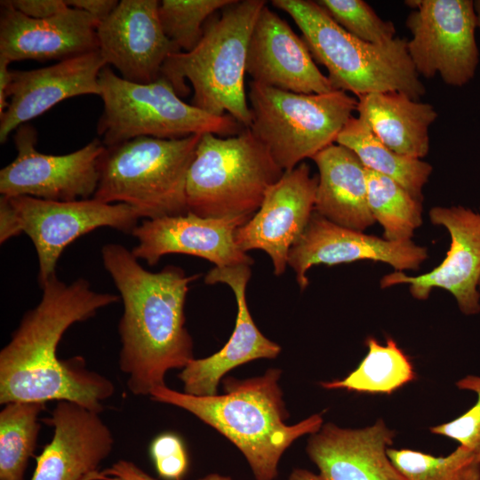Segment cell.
<instances>
[{
	"label": "cell",
	"mask_w": 480,
	"mask_h": 480,
	"mask_svg": "<svg viewBox=\"0 0 480 480\" xmlns=\"http://www.w3.org/2000/svg\"><path fill=\"white\" fill-rule=\"evenodd\" d=\"M40 288L39 303L24 314L0 351V404L69 401L100 413L115 392L113 383L88 370L82 356L61 360L57 348L71 325L93 317L120 296L97 292L84 278L68 284L56 274Z\"/></svg>",
	"instance_id": "6da1fadb"
},
{
	"label": "cell",
	"mask_w": 480,
	"mask_h": 480,
	"mask_svg": "<svg viewBox=\"0 0 480 480\" xmlns=\"http://www.w3.org/2000/svg\"><path fill=\"white\" fill-rule=\"evenodd\" d=\"M101 259L123 300L120 370L133 395L149 396L165 385L169 371L182 369L194 359L184 307L189 284L199 275L187 276L172 265L150 272L120 244H104Z\"/></svg>",
	"instance_id": "7a4b0ae2"
},
{
	"label": "cell",
	"mask_w": 480,
	"mask_h": 480,
	"mask_svg": "<svg viewBox=\"0 0 480 480\" xmlns=\"http://www.w3.org/2000/svg\"><path fill=\"white\" fill-rule=\"evenodd\" d=\"M281 374L280 369L269 368L261 376L227 378L222 395L194 396L162 385L149 396L192 413L228 438L244 456L256 480H274L284 452L324 424L321 413L285 423L289 414L278 384Z\"/></svg>",
	"instance_id": "3957f363"
},
{
	"label": "cell",
	"mask_w": 480,
	"mask_h": 480,
	"mask_svg": "<svg viewBox=\"0 0 480 480\" xmlns=\"http://www.w3.org/2000/svg\"><path fill=\"white\" fill-rule=\"evenodd\" d=\"M266 4L263 0H234L218 19L206 22L194 49L166 60L161 76L180 97L188 94L185 84L188 80L194 91L190 104L212 116L228 114L249 128L252 115L244 85L247 52L252 28Z\"/></svg>",
	"instance_id": "277c9868"
},
{
	"label": "cell",
	"mask_w": 480,
	"mask_h": 480,
	"mask_svg": "<svg viewBox=\"0 0 480 480\" xmlns=\"http://www.w3.org/2000/svg\"><path fill=\"white\" fill-rule=\"evenodd\" d=\"M302 33L315 62L324 66L334 90L356 98L374 92H400L418 100L426 88L414 68L407 39L387 44L364 42L343 29L311 0H273Z\"/></svg>",
	"instance_id": "5b68a950"
},
{
	"label": "cell",
	"mask_w": 480,
	"mask_h": 480,
	"mask_svg": "<svg viewBox=\"0 0 480 480\" xmlns=\"http://www.w3.org/2000/svg\"><path fill=\"white\" fill-rule=\"evenodd\" d=\"M201 136L138 137L106 147L92 198L127 204L145 220L187 214V175Z\"/></svg>",
	"instance_id": "8992f818"
},
{
	"label": "cell",
	"mask_w": 480,
	"mask_h": 480,
	"mask_svg": "<svg viewBox=\"0 0 480 480\" xmlns=\"http://www.w3.org/2000/svg\"><path fill=\"white\" fill-rule=\"evenodd\" d=\"M283 173L248 128L229 137L203 134L187 175L188 212L204 218L252 217Z\"/></svg>",
	"instance_id": "52a82bcc"
},
{
	"label": "cell",
	"mask_w": 480,
	"mask_h": 480,
	"mask_svg": "<svg viewBox=\"0 0 480 480\" xmlns=\"http://www.w3.org/2000/svg\"><path fill=\"white\" fill-rule=\"evenodd\" d=\"M99 83L103 111L97 132L107 148L138 137L173 140L205 133L229 137L245 129L228 114L212 116L186 103L163 76L138 84L106 66Z\"/></svg>",
	"instance_id": "ba28073f"
},
{
	"label": "cell",
	"mask_w": 480,
	"mask_h": 480,
	"mask_svg": "<svg viewBox=\"0 0 480 480\" xmlns=\"http://www.w3.org/2000/svg\"><path fill=\"white\" fill-rule=\"evenodd\" d=\"M248 100V129L284 172L336 143L357 107V98L344 91L295 93L252 81Z\"/></svg>",
	"instance_id": "9c48e42d"
},
{
	"label": "cell",
	"mask_w": 480,
	"mask_h": 480,
	"mask_svg": "<svg viewBox=\"0 0 480 480\" xmlns=\"http://www.w3.org/2000/svg\"><path fill=\"white\" fill-rule=\"evenodd\" d=\"M140 216L124 204H107L94 198L51 201L28 196L0 197L1 244L21 233L32 241L38 259L40 287L56 274L65 248L92 230L108 227L130 233Z\"/></svg>",
	"instance_id": "30bf717a"
},
{
	"label": "cell",
	"mask_w": 480,
	"mask_h": 480,
	"mask_svg": "<svg viewBox=\"0 0 480 480\" xmlns=\"http://www.w3.org/2000/svg\"><path fill=\"white\" fill-rule=\"evenodd\" d=\"M412 11L405 20L411 39L407 50L419 76L436 75L460 87L475 76L479 52L477 16L473 0L406 1Z\"/></svg>",
	"instance_id": "8fae6325"
},
{
	"label": "cell",
	"mask_w": 480,
	"mask_h": 480,
	"mask_svg": "<svg viewBox=\"0 0 480 480\" xmlns=\"http://www.w3.org/2000/svg\"><path fill=\"white\" fill-rule=\"evenodd\" d=\"M37 133L29 124L16 129L17 156L0 171V193L4 196H28L51 201L92 198L100 180V164L106 147L94 139L66 155H48L36 150Z\"/></svg>",
	"instance_id": "7c38bea8"
},
{
	"label": "cell",
	"mask_w": 480,
	"mask_h": 480,
	"mask_svg": "<svg viewBox=\"0 0 480 480\" xmlns=\"http://www.w3.org/2000/svg\"><path fill=\"white\" fill-rule=\"evenodd\" d=\"M317 183V176H311L305 162L284 172L268 189L259 210L236 230L237 246L244 252L264 251L271 259L274 274L283 275L289 252L315 210Z\"/></svg>",
	"instance_id": "4fadbf2b"
},
{
	"label": "cell",
	"mask_w": 480,
	"mask_h": 480,
	"mask_svg": "<svg viewBox=\"0 0 480 480\" xmlns=\"http://www.w3.org/2000/svg\"><path fill=\"white\" fill-rule=\"evenodd\" d=\"M434 225L444 227L451 236V245L441 264L431 271L411 276L403 271L384 276L380 287L409 284L415 299L426 300L435 288L452 294L460 310L467 315L480 312V214L463 206H436L429 211Z\"/></svg>",
	"instance_id": "5bb4252c"
},
{
	"label": "cell",
	"mask_w": 480,
	"mask_h": 480,
	"mask_svg": "<svg viewBox=\"0 0 480 480\" xmlns=\"http://www.w3.org/2000/svg\"><path fill=\"white\" fill-rule=\"evenodd\" d=\"M160 1L121 0L97 27L99 51L124 79L148 84L161 76L166 60L180 51L164 34Z\"/></svg>",
	"instance_id": "9a60e30c"
},
{
	"label": "cell",
	"mask_w": 480,
	"mask_h": 480,
	"mask_svg": "<svg viewBox=\"0 0 480 480\" xmlns=\"http://www.w3.org/2000/svg\"><path fill=\"white\" fill-rule=\"evenodd\" d=\"M428 259L426 247L412 240L388 241L331 222L315 210L288 255L301 290L308 285L307 271L314 265L332 266L358 260L385 262L396 271L417 270Z\"/></svg>",
	"instance_id": "2e32d148"
},
{
	"label": "cell",
	"mask_w": 480,
	"mask_h": 480,
	"mask_svg": "<svg viewBox=\"0 0 480 480\" xmlns=\"http://www.w3.org/2000/svg\"><path fill=\"white\" fill-rule=\"evenodd\" d=\"M250 218H204L188 212L144 220L132 232L138 241L132 252L148 266H155L163 256L172 253L200 257L219 268L252 266L253 259L235 241L236 230Z\"/></svg>",
	"instance_id": "e0dca14e"
},
{
	"label": "cell",
	"mask_w": 480,
	"mask_h": 480,
	"mask_svg": "<svg viewBox=\"0 0 480 480\" xmlns=\"http://www.w3.org/2000/svg\"><path fill=\"white\" fill-rule=\"evenodd\" d=\"M246 73L254 83L285 92L319 94L334 91L304 40L267 4L252 31Z\"/></svg>",
	"instance_id": "ac0fdd59"
},
{
	"label": "cell",
	"mask_w": 480,
	"mask_h": 480,
	"mask_svg": "<svg viewBox=\"0 0 480 480\" xmlns=\"http://www.w3.org/2000/svg\"><path fill=\"white\" fill-rule=\"evenodd\" d=\"M107 66L99 50L32 70L12 71L8 108L0 116V142L20 125L72 97L100 96L99 76Z\"/></svg>",
	"instance_id": "d6986e66"
},
{
	"label": "cell",
	"mask_w": 480,
	"mask_h": 480,
	"mask_svg": "<svg viewBox=\"0 0 480 480\" xmlns=\"http://www.w3.org/2000/svg\"><path fill=\"white\" fill-rule=\"evenodd\" d=\"M251 266L211 269L204 283H222L233 291L237 314L235 329L228 342L210 356L191 360L178 374L183 392L194 396H215L223 376L232 369L260 358H275L281 347L265 337L257 328L248 308L246 286L252 275Z\"/></svg>",
	"instance_id": "ffe728a7"
},
{
	"label": "cell",
	"mask_w": 480,
	"mask_h": 480,
	"mask_svg": "<svg viewBox=\"0 0 480 480\" xmlns=\"http://www.w3.org/2000/svg\"><path fill=\"white\" fill-rule=\"evenodd\" d=\"M99 23L87 12L72 7L47 19H31L9 1H1L0 57L10 62L60 61L99 50Z\"/></svg>",
	"instance_id": "44dd1931"
},
{
	"label": "cell",
	"mask_w": 480,
	"mask_h": 480,
	"mask_svg": "<svg viewBox=\"0 0 480 480\" xmlns=\"http://www.w3.org/2000/svg\"><path fill=\"white\" fill-rule=\"evenodd\" d=\"M53 436L37 457L31 480H83L111 452L114 437L100 413L58 401L51 417Z\"/></svg>",
	"instance_id": "7402d4cb"
},
{
	"label": "cell",
	"mask_w": 480,
	"mask_h": 480,
	"mask_svg": "<svg viewBox=\"0 0 480 480\" xmlns=\"http://www.w3.org/2000/svg\"><path fill=\"white\" fill-rule=\"evenodd\" d=\"M395 436L382 419L363 428L328 422L310 435L306 452L324 480H404L388 455Z\"/></svg>",
	"instance_id": "603a6c76"
},
{
	"label": "cell",
	"mask_w": 480,
	"mask_h": 480,
	"mask_svg": "<svg viewBox=\"0 0 480 480\" xmlns=\"http://www.w3.org/2000/svg\"><path fill=\"white\" fill-rule=\"evenodd\" d=\"M312 160L318 169L315 211L334 224L357 231L373 225L366 168L357 156L334 143Z\"/></svg>",
	"instance_id": "cb8c5ba5"
},
{
	"label": "cell",
	"mask_w": 480,
	"mask_h": 480,
	"mask_svg": "<svg viewBox=\"0 0 480 480\" xmlns=\"http://www.w3.org/2000/svg\"><path fill=\"white\" fill-rule=\"evenodd\" d=\"M356 112L388 148L421 159L429 150L428 130L435 108L400 92H374L357 98Z\"/></svg>",
	"instance_id": "d4e9b609"
},
{
	"label": "cell",
	"mask_w": 480,
	"mask_h": 480,
	"mask_svg": "<svg viewBox=\"0 0 480 480\" xmlns=\"http://www.w3.org/2000/svg\"><path fill=\"white\" fill-rule=\"evenodd\" d=\"M336 143L352 150L366 169L393 179L414 198L422 201V189L433 171L432 165L391 150L363 118L352 116L339 133Z\"/></svg>",
	"instance_id": "484cf974"
},
{
	"label": "cell",
	"mask_w": 480,
	"mask_h": 480,
	"mask_svg": "<svg viewBox=\"0 0 480 480\" xmlns=\"http://www.w3.org/2000/svg\"><path fill=\"white\" fill-rule=\"evenodd\" d=\"M368 352L359 365L342 380L322 382L327 389H346L368 394H392L416 379L410 358L388 338L386 345L366 340Z\"/></svg>",
	"instance_id": "4316f807"
},
{
	"label": "cell",
	"mask_w": 480,
	"mask_h": 480,
	"mask_svg": "<svg viewBox=\"0 0 480 480\" xmlns=\"http://www.w3.org/2000/svg\"><path fill=\"white\" fill-rule=\"evenodd\" d=\"M42 402H12L0 412V480H23L40 430Z\"/></svg>",
	"instance_id": "83f0119b"
},
{
	"label": "cell",
	"mask_w": 480,
	"mask_h": 480,
	"mask_svg": "<svg viewBox=\"0 0 480 480\" xmlns=\"http://www.w3.org/2000/svg\"><path fill=\"white\" fill-rule=\"evenodd\" d=\"M368 204L388 241L411 240L422 224L421 201L393 179L366 169Z\"/></svg>",
	"instance_id": "f1b7e54d"
},
{
	"label": "cell",
	"mask_w": 480,
	"mask_h": 480,
	"mask_svg": "<svg viewBox=\"0 0 480 480\" xmlns=\"http://www.w3.org/2000/svg\"><path fill=\"white\" fill-rule=\"evenodd\" d=\"M388 455L404 480H480V461L460 445L440 457L393 448L388 450Z\"/></svg>",
	"instance_id": "f546056e"
},
{
	"label": "cell",
	"mask_w": 480,
	"mask_h": 480,
	"mask_svg": "<svg viewBox=\"0 0 480 480\" xmlns=\"http://www.w3.org/2000/svg\"><path fill=\"white\" fill-rule=\"evenodd\" d=\"M233 1L163 0L159 3V20L169 40L180 52H189L201 40L209 17Z\"/></svg>",
	"instance_id": "4dcf8cb0"
},
{
	"label": "cell",
	"mask_w": 480,
	"mask_h": 480,
	"mask_svg": "<svg viewBox=\"0 0 480 480\" xmlns=\"http://www.w3.org/2000/svg\"><path fill=\"white\" fill-rule=\"evenodd\" d=\"M316 3L343 29L373 44H387L396 36L391 21L383 20L364 0H317Z\"/></svg>",
	"instance_id": "1f68e13d"
},
{
	"label": "cell",
	"mask_w": 480,
	"mask_h": 480,
	"mask_svg": "<svg viewBox=\"0 0 480 480\" xmlns=\"http://www.w3.org/2000/svg\"><path fill=\"white\" fill-rule=\"evenodd\" d=\"M455 385L460 390L474 392L476 402L454 420L431 427L430 432L456 441L480 461V376L467 375L460 379Z\"/></svg>",
	"instance_id": "d6a6232c"
},
{
	"label": "cell",
	"mask_w": 480,
	"mask_h": 480,
	"mask_svg": "<svg viewBox=\"0 0 480 480\" xmlns=\"http://www.w3.org/2000/svg\"><path fill=\"white\" fill-rule=\"evenodd\" d=\"M150 454L160 476L180 480L188 469V456L181 439L175 434L164 433L150 445Z\"/></svg>",
	"instance_id": "836d02e7"
},
{
	"label": "cell",
	"mask_w": 480,
	"mask_h": 480,
	"mask_svg": "<svg viewBox=\"0 0 480 480\" xmlns=\"http://www.w3.org/2000/svg\"><path fill=\"white\" fill-rule=\"evenodd\" d=\"M106 480H156L132 461L119 460L110 468L101 471ZM198 480H233L230 476L211 473Z\"/></svg>",
	"instance_id": "e575fe53"
},
{
	"label": "cell",
	"mask_w": 480,
	"mask_h": 480,
	"mask_svg": "<svg viewBox=\"0 0 480 480\" xmlns=\"http://www.w3.org/2000/svg\"><path fill=\"white\" fill-rule=\"evenodd\" d=\"M9 3L23 15L36 20L52 17L68 8L66 0H9Z\"/></svg>",
	"instance_id": "d590c367"
},
{
	"label": "cell",
	"mask_w": 480,
	"mask_h": 480,
	"mask_svg": "<svg viewBox=\"0 0 480 480\" xmlns=\"http://www.w3.org/2000/svg\"><path fill=\"white\" fill-rule=\"evenodd\" d=\"M68 7L84 11L99 22L107 19L117 6L116 0H66Z\"/></svg>",
	"instance_id": "8d00e7d4"
},
{
	"label": "cell",
	"mask_w": 480,
	"mask_h": 480,
	"mask_svg": "<svg viewBox=\"0 0 480 480\" xmlns=\"http://www.w3.org/2000/svg\"><path fill=\"white\" fill-rule=\"evenodd\" d=\"M11 62L0 57V116L8 108V90L12 82V70L9 69Z\"/></svg>",
	"instance_id": "74e56055"
},
{
	"label": "cell",
	"mask_w": 480,
	"mask_h": 480,
	"mask_svg": "<svg viewBox=\"0 0 480 480\" xmlns=\"http://www.w3.org/2000/svg\"><path fill=\"white\" fill-rule=\"evenodd\" d=\"M288 480H324L319 475L305 468H295L290 474Z\"/></svg>",
	"instance_id": "f35d334b"
},
{
	"label": "cell",
	"mask_w": 480,
	"mask_h": 480,
	"mask_svg": "<svg viewBox=\"0 0 480 480\" xmlns=\"http://www.w3.org/2000/svg\"><path fill=\"white\" fill-rule=\"evenodd\" d=\"M83 480H106L105 476L102 475L101 471H97L88 476Z\"/></svg>",
	"instance_id": "ab89813d"
},
{
	"label": "cell",
	"mask_w": 480,
	"mask_h": 480,
	"mask_svg": "<svg viewBox=\"0 0 480 480\" xmlns=\"http://www.w3.org/2000/svg\"><path fill=\"white\" fill-rule=\"evenodd\" d=\"M475 9L477 16V28L480 29V0L475 1Z\"/></svg>",
	"instance_id": "60d3db41"
},
{
	"label": "cell",
	"mask_w": 480,
	"mask_h": 480,
	"mask_svg": "<svg viewBox=\"0 0 480 480\" xmlns=\"http://www.w3.org/2000/svg\"><path fill=\"white\" fill-rule=\"evenodd\" d=\"M478 286L480 287V281H479V284H478Z\"/></svg>",
	"instance_id": "b9f144b4"
}]
</instances>
